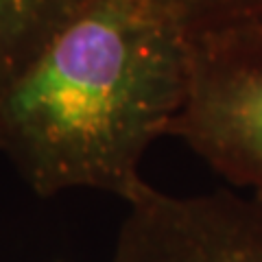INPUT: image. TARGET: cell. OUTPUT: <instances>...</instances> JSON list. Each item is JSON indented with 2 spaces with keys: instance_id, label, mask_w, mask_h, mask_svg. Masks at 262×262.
Returning a JSON list of instances; mask_svg holds the SVG:
<instances>
[{
  "instance_id": "obj_3",
  "label": "cell",
  "mask_w": 262,
  "mask_h": 262,
  "mask_svg": "<svg viewBox=\"0 0 262 262\" xmlns=\"http://www.w3.org/2000/svg\"><path fill=\"white\" fill-rule=\"evenodd\" d=\"M105 262H262V199L234 190L166 194L144 184Z\"/></svg>"
},
{
  "instance_id": "obj_5",
  "label": "cell",
  "mask_w": 262,
  "mask_h": 262,
  "mask_svg": "<svg viewBox=\"0 0 262 262\" xmlns=\"http://www.w3.org/2000/svg\"><path fill=\"white\" fill-rule=\"evenodd\" d=\"M190 42L262 24V0H153Z\"/></svg>"
},
{
  "instance_id": "obj_4",
  "label": "cell",
  "mask_w": 262,
  "mask_h": 262,
  "mask_svg": "<svg viewBox=\"0 0 262 262\" xmlns=\"http://www.w3.org/2000/svg\"><path fill=\"white\" fill-rule=\"evenodd\" d=\"M90 0H0V96Z\"/></svg>"
},
{
  "instance_id": "obj_1",
  "label": "cell",
  "mask_w": 262,
  "mask_h": 262,
  "mask_svg": "<svg viewBox=\"0 0 262 262\" xmlns=\"http://www.w3.org/2000/svg\"><path fill=\"white\" fill-rule=\"evenodd\" d=\"M190 63L192 42L153 0H90L0 96V153L42 196L129 201L144 151L184 107Z\"/></svg>"
},
{
  "instance_id": "obj_2",
  "label": "cell",
  "mask_w": 262,
  "mask_h": 262,
  "mask_svg": "<svg viewBox=\"0 0 262 262\" xmlns=\"http://www.w3.org/2000/svg\"><path fill=\"white\" fill-rule=\"evenodd\" d=\"M168 136L262 199V24L192 42L190 88Z\"/></svg>"
}]
</instances>
